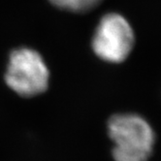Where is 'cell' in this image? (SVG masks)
<instances>
[{"instance_id": "1", "label": "cell", "mask_w": 161, "mask_h": 161, "mask_svg": "<svg viewBox=\"0 0 161 161\" xmlns=\"http://www.w3.org/2000/svg\"><path fill=\"white\" fill-rule=\"evenodd\" d=\"M108 132L114 142L116 161H147L153 153L155 135L149 123L134 114L113 116Z\"/></svg>"}, {"instance_id": "3", "label": "cell", "mask_w": 161, "mask_h": 161, "mask_svg": "<svg viewBox=\"0 0 161 161\" xmlns=\"http://www.w3.org/2000/svg\"><path fill=\"white\" fill-rule=\"evenodd\" d=\"M134 42V32L127 19L119 14L110 13L99 22L92 39V49L101 59L119 63L128 57Z\"/></svg>"}, {"instance_id": "2", "label": "cell", "mask_w": 161, "mask_h": 161, "mask_svg": "<svg viewBox=\"0 0 161 161\" xmlns=\"http://www.w3.org/2000/svg\"><path fill=\"white\" fill-rule=\"evenodd\" d=\"M50 73L43 57L31 49L22 48L10 55L5 80L16 93L31 97L47 89Z\"/></svg>"}, {"instance_id": "4", "label": "cell", "mask_w": 161, "mask_h": 161, "mask_svg": "<svg viewBox=\"0 0 161 161\" xmlns=\"http://www.w3.org/2000/svg\"><path fill=\"white\" fill-rule=\"evenodd\" d=\"M56 7L72 11V12H86L97 6L102 0H50Z\"/></svg>"}]
</instances>
